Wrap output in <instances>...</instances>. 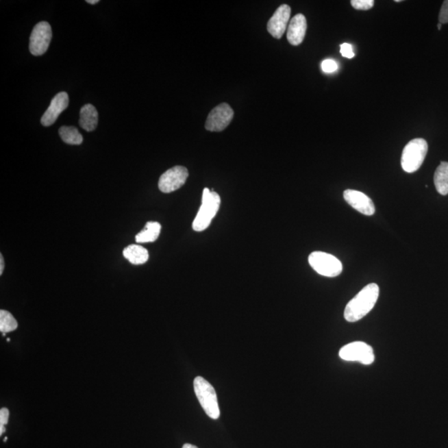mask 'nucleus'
<instances>
[{
    "mask_svg": "<svg viewBox=\"0 0 448 448\" xmlns=\"http://www.w3.org/2000/svg\"><path fill=\"white\" fill-rule=\"evenodd\" d=\"M59 136L66 144L72 145H79L84 141V137L78 132L77 128L73 127H62L59 129Z\"/></svg>",
    "mask_w": 448,
    "mask_h": 448,
    "instance_id": "18",
    "label": "nucleus"
},
{
    "mask_svg": "<svg viewBox=\"0 0 448 448\" xmlns=\"http://www.w3.org/2000/svg\"><path fill=\"white\" fill-rule=\"evenodd\" d=\"M353 9L358 10H368L375 5L373 0H352L351 2Z\"/></svg>",
    "mask_w": 448,
    "mask_h": 448,
    "instance_id": "20",
    "label": "nucleus"
},
{
    "mask_svg": "<svg viewBox=\"0 0 448 448\" xmlns=\"http://www.w3.org/2000/svg\"><path fill=\"white\" fill-rule=\"evenodd\" d=\"M69 97L68 93L59 92L53 98L49 108L42 116L41 123L45 127H50L58 120L59 115L69 107Z\"/></svg>",
    "mask_w": 448,
    "mask_h": 448,
    "instance_id": "12",
    "label": "nucleus"
},
{
    "mask_svg": "<svg viewBox=\"0 0 448 448\" xmlns=\"http://www.w3.org/2000/svg\"><path fill=\"white\" fill-rule=\"evenodd\" d=\"M428 149L427 141L423 138L412 140L404 147L401 166L407 173H414L421 167Z\"/></svg>",
    "mask_w": 448,
    "mask_h": 448,
    "instance_id": "4",
    "label": "nucleus"
},
{
    "mask_svg": "<svg viewBox=\"0 0 448 448\" xmlns=\"http://www.w3.org/2000/svg\"><path fill=\"white\" fill-rule=\"evenodd\" d=\"M221 199L218 192L210 191L208 188L203 191L202 206L192 222V229L196 232L206 230L210 225L212 220L217 214Z\"/></svg>",
    "mask_w": 448,
    "mask_h": 448,
    "instance_id": "2",
    "label": "nucleus"
},
{
    "mask_svg": "<svg viewBox=\"0 0 448 448\" xmlns=\"http://www.w3.org/2000/svg\"><path fill=\"white\" fill-rule=\"evenodd\" d=\"M123 256L133 265H141L147 262L149 253L142 246L132 245L123 250Z\"/></svg>",
    "mask_w": 448,
    "mask_h": 448,
    "instance_id": "15",
    "label": "nucleus"
},
{
    "mask_svg": "<svg viewBox=\"0 0 448 448\" xmlns=\"http://www.w3.org/2000/svg\"><path fill=\"white\" fill-rule=\"evenodd\" d=\"M10 410L7 408H3L0 410V435L5 434V426L9 422Z\"/></svg>",
    "mask_w": 448,
    "mask_h": 448,
    "instance_id": "21",
    "label": "nucleus"
},
{
    "mask_svg": "<svg viewBox=\"0 0 448 448\" xmlns=\"http://www.w3.org/2000/svg\"><path fill=\"white\" fill-rule=\"evenodd\" d=\"M52 27L49 23L40 22L34 27L29 39L30 53L34 56H41L49 49L52 40Z\"/></svg>",
    "mask_w": 448,
    "mask_h": 448,
    "instance_id": "7",
    "label": "nucleus"
},
{
    "mask_svg": "<svg viewBox=\"0 0 448 448\" xmlns=\"http://www.w3.org/2000/svg\"><path fill=\"white\" fill-rule=\"evenodd\" d=\"M161 225L157 222H148L145 229L136 236V241L138 243L155 242L158 239Z\"/></svg>",
    "mask_w": 448,
    "mask_h": 448,
    "instance_id": "16",
    "label": "nucleus"
},
{
    "mask_svg": "<svg viewBox=\"0 0 448 448\" xmlns=\"http://www.w3.org/2000/svg\"><path fill=\"white\" fill-rule=\"evenodd\" d=\"M234 116V110L227 103H221L208 114L206 128L208 132H222L229 127Z\"/></svg>",
    "mask_w": 448,
    "mask_h": 448,
    "instance_id": "8",
    "label": "nucleus"
},
{
    "mask_svg": "<svg viewBox=\"0 0 448 448\" xmlns=\"http://www.w3.org/2000/svg\"><path fill=\"white\" fill-rule=\"evenodd\" d=\"M436 190L440 195H448V163L442 162L434 174Z\"/></svg>",
    "mask_w": 448,
    "mask_h": 448,
    "instance_id": "17",
    "label": "nucleus"
},
{
    "mask_svg": "<svg viewBox=\"0 0 448 448\" xmlns=\"http://www.w3.org/2000/svg\"><path fill=\"white\" fill-rule=\"evenodd\" d=\"M86 3H91V5H96V3H99V0H88Z\"/></svg>",
    "mask_w": 448,
    "mask_h": 448,
    "instance_id": "27",
    "label": "nucleus"
},
{
    "mask_svg": "<svg viewBox=\"0 0 448 448\" xmlns=\"http://www.w3.org/2000/svg\"><path fill=\"white\" fill-rule=\"evenodd\" d=\"M182 448H199V447H196L195 445H192V444L186 443V444H184V445L183 446Z\"/></svg>",
    "mask_w": 448,
    "mask_h": 448,
    "instance_id": "26",
    "label": "nucleus"
},
{
    "mask_svg": "<svg viewBox=\"0 0 448 448\" xmlns=\"http://www.w3.org/2000/svg\"><path fill=\"white\" fill-rule=\"evenodd\" d=\"M7 439H8L7 438H5V439H3V442L5 443L7 442Z\"/></svg>",
    "mask_w": 448,
    "mask_h": 448,
    "instance_id": "29",
    "label": "nucleus"
},
{
    "mask_svg": "<svg viewBox=\"0 0 448 448\" xmlns=\"http://www.w3.org/2000/svg\"><path fill=\"white\" fill-rule=\"evenodd\" d=\"M98 112L92 104H86L80 112V127L86 132H93L97 127Z\"/></svg>",
    "mask_w": 448,
    "mask_h": 448,
    "instance_id": "14",
    "label": "nucleus"
},
{
    "mask_svg": "<svg viewBox=\"0 0 448 448\" xmlns=\"http://www.w3.org/2000/svg\"><path fill=\"white\" fill-rule=\"evenodd\" d=\"M18 321L13 315L5 310H0V332L9 333L18 328Z\"/></svg>",
    "mask_w": 448,
    "mask_h": 448,
    "instance_id": "19",
    "label": "nucleus"
},
{
    "mask_svg": "<svg viewBox=\"0 0 448 448\" xmlns=\"http://www.w3.org/2000/svg\"><path fill=\"white\" fill-rule=\"evenodd\" d=\"M339 356L342 360L358 361L363 364H371L375 361V353L371 345L362 341L349 343L340 349Z\"/></svg>",
    "mask_w": 448,
    "mask_h": 448,
    "instance_id": "6",
    "label": "nucleus"
},
{
    "mask_svg": "<svg viewBox=\"0 0 448 448\" xmlns=\"http://www.w3.org/2000/svg\"><path fill=\"white\" fill-rule=\"evenodd\" d=\"M438 29H439V30L441 29V27H442V23H439L438 25Z\"/></svg>",
    "mask_w": 448,
    "mask_h": 448,
    "instance_id": "28",
    "label": "nucleus"
},
{
    "mask_svg": "<svg viewBox=\"0 0 448 448\" xmlns=\"http://www.w3.org/2000/svg\"><path fill=\"white\" fill-rule=\"evenodd\" d=\"M188 177L187 168L184 166H175L160 176L158 186L161 192L164 194L174 192L182 188Z\"/></svg>",
    "mask_w": 448,
    "mask_h": 448,
    "instance_id": "9",
    "label": "nucleus"
},
{
    "mask_svg": "<svg viewBox=\"0 0 448 448\" xmlns=\"http://www.w3.org/2000/svg\"><path fill=\"white\" fill-rule=\"evenodd\" d=\"M308 261L310 266L321 276L336 277L343 271V266L339 259L323 251H314L310 255Z\"/></svg>",
    "mask_w": 448,
    "mask_h": 448,
    "instance_id": "5",
    "label": "nucleus"
},
{
    "mask_svg": "<svg viewBox=\"0 0 448 448\" xmlns=\"http://www.w3.org/2000/svg\"><path fill=\"white\" fill-rule=\"evenodd\" d=\"M290 12L289 5H282L267 23V31L273 38L280 39L284 34L290 21Z\"/></svg>",
    "mask_w": 448,
    "mask_h": 448,
    "instance_id": "10",
    "label": "nucleus"
},
{
    "mask_svg": "<svg viewBox=\"0 0 448 448\" xmlns=\"http://www.w3.org/2000/svg\"><path fill=\"white\" fill-rule=\"evenodd\" d=\"M340 53L342 54V56L347 58H353L355 57V53L353 52L352 45L347 42L340 45Z\"/></svg>",
    "mask_w": 448,
    "mask_h": 448,
    "instance_id": "23",
    "label": "nucleus"
},
{
    "mask_svg": "<svg viewBox=\"0 0 448 448\" xmlns=\"http://www.w3.org/2000/svg\"><path fill=\"white\" fill-rule=\"evenodd\" d=\"M194 390L200 406L206 414L212 419H218L220 410L217 394L213 385L208 383L203 377L198 376L194 380Z\"/></svg>",
    "mask_w": 448,
    "mask_h": 448,
    "instance_id": "3",
    "label": "nucleus"
},
{
    "mask_svg": "<svg viewBox=\"0 0 448 448\" xmlns=\"http://www.w3.org/2000/svg\"><path fill=\"white\" fill-rule=\"evenodd\" d=\"M379 296V288L375 283L367 285L347 306L344 316L349 322L362 319L371 312Z\"/></svg>",
    "mask_w": 448,
    "mask_h": 448,
    "instance_id": "1",
    "label": "nucleus"
},
{
    "mask_svg": "<svg viewBox=\"0 0 448 448\" xmlns=\"http://www.w3.org/2000/svg\"><path fill=\"white\" fill-rule=\"evenodd\" d=\"M5 270V260H3V257L2 254H0V275H2Z\"/></svg>",
    "mask_w": 448,
    "mask_h": 448,
    "instance_id": "25",
    "label": "nucleus"
},
{
    "mask_svg": "<svg viewBox=\"0 0 448 448\" xmlns=\"http://www.w3.org/2000/svg\"><path fill=\"white\" fill-rule=\"evenodd\" d=\"M322 70L326 73H332L336 72L338 69L336 62L332 59H326L321 64Z\"/></svg>",
    "mask_w": 448,
    "mask_h": 448,
    "instance_id": "22",
    "label": "nucleus"
},
{
    "mask_svg": "<svg viewBox=\"0 0 448 448\" xmlns=\"http://www.w3.org/2000/svg\"><path fill=\"white\" fill-rule=\"evenodd\" d=\"M308 22L303 14H299L292 18L288 29V40L293 46L300 45L303 42Z\"/></svg>",
    "mask_w": 448,
    "mask_h": 448,
    "instance_id": "13",
    "label": "nucleus"
},
{
    "mask_svg": "<svg viewBox=\"0 0 448 448\" xmlns=\"http://www.w3.org/2000/svg\"><path fill=\"white\" fill-rule=\"evenodd\" d=\"M344 199L349 206L362 214L371 216L375 213V207L372 199L362 192L353 190H345Z\"/></svg>",
    "mask_w": 448,
    "mask_h": 448,
    "instance_id": "11",
    "label": "nucleus"
},
{
    "mask_svg": "<svg viewBox=\"0 0 448 448\" xmlns=\"http://www.w3.org/2000/svg\"><path fill=\"white\" fill-rule=\"evenodd\" d=\"M439 22L442 25L443 23H448V0H446L443 3L441 11H440L439 14Z\"/></svg>",
    "mask_w": 448,
    "mask_h": 448,
    "instance_id": "24",
    "label": "nucleus"
}]
</instances>
